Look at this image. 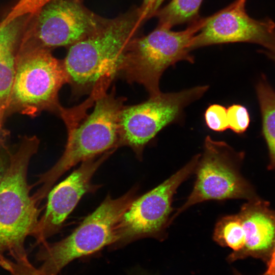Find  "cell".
I'll list each match as a JSON object with an SVG mask.
<instances>
[{"instance_id":"9c48e42d","label":"cell","mask_w":275,"mask_h":275,"mask_svg":"<svg viewBox=\"0 0 275 275\" xmlns=\"http://www.w3.org/2000/svg\"><path fill=\"white\" fill-rule=\"evenodd\" d=\"M200 154L157 186L136 197L119 220L114 244L126 243L144 237L159 240L167 236L174 195L179 186L195 172Z\"/></svg>"},{"instance_id":"ffe728a7","label":"cell","mask_w":275,"mask_h":275,"mask_svg":"<svg viewBox=\"0 0 275 275\" xmlns=\"http://www.w3.org/2000/svg\"><path fill=\"white\" fill-rule=\"evenodd\" d=\"M204 118L206 125L212 130L222 132L229 128L227 109L222 105H210L205 112Z\"/></svg>"},{"instance_id":"484cf974","label":"cell","mask_w":275,"mask_h":275,"mask_svg":"<svg viewBox=\"0 0 275 275\" xmlns=\"http://www.w3.org/2000/svg\"><path fill=\"white\" fill-rule=\"evenodd\" d=\"M235 274H236V275H241V274H240V273H238V272H236V273H235ZM262 275H265V274H262Z\"/></svg>"},{"instance_id":"ac0fdd59","label":"cell","mask_w":275,"mask_h":275,"mask_svg":"<svg viewBox=\"0 0 275 275\" xmlns=\"http://www.w3.org/2000/svg\"><path fill=\"white\" fill-rule=\"evenodd\" d=\"M52 0H18L0 22V29L17 18L34 16Z\"/></svg>"},{"instance_id":"d6986e66","label":"cell","mask_w":275,"mask_h":275,"mask_svg":"<svg viewBox=\"0 0 275 275\" xmlns=\"http://www.w3.org/2000/svg\"><path fill=\"white\" fill-rule=\"evenodd\" d=\"M229 128L237 133L246 131L250 122V115L246 108L240 104H233L227 109Z\"/></svg>"},{"instance_id":"7c38bea8","label":"cell","mask_w":275,"mask_h":275,"mask_svg":"<svg viewBox=\"0 0 275 275\" xmlns=\"http://www.w3.org/2000/svg\"><path fill=\"white\" fill-rule=\"evenodd\" d=\"M115 150L82 162L77 169L49 191L45 211L38 220L32 235L38 243L45 242L57 233L81 197L98 188L92 183V178Z\"/></svg>"},{"instance_id":"d4e9b609","label":"cell","mask_w":275,"mask_h":275,"mask_svg":"<svg viewBox=\"0 0 275 275\" xmlns=\"http://www.w3.org/2000/svg\"><path fill=\"white\" fill-rule=\"evenodd\" d=\"M263 52L275 62V48L271 50H264Z\"/></svg>"},{"instance_id":"44dd1931","label":"cell","mask_w":275,"mask_h":275,"mask_svg":"<svg viewBox=\"0 0 275 275\" xmlns=\"http://www.w3.org/2000/svg\"><path fill=\"white\" fill-rule=\"evenodd\" d=\"M164 0H143L141 7L138 10L141 22L155 16Z\"/></svg>"},{"instance_id":"30bf717a","label":"cell","mask_w":275,"mask_h":275,"mask_svg":"<svg viewBox=\"0 0 275 275\" xmlns=\"http://www.w3.org/2000/svg\"><path fill=\"white\" fill-rule=\"evenodd\" d=\"M22 44L50 50L72 45L94 32L100 21L77 2L52 0L33 16Z\"/></svg>"},{"instance_id":"8992f818","label":"cell","mask_w":275,"mask_h":275,"mask_svg":"<svg viewBox=\"0 0 275 275\" xmlns=\"http://www.w3.org/2000/svg\"><path fill=\"white\" fill-rule=\"evenodd\" d=\"M136 187L114 199L108 195L79 226L64 239L53 243H42L38 259L39 275H57L63 267L75 258L115 244L118 223L136 197Z\"/></svg>"},{"instance_id":"ba28073f","label":"cell","mask_w":275,"mask_h":275,"mask_svg":"<svg viewBox=\"0 0 275 275\" xmlns=\"http://www.w3.org/2000/svg\"><path fill=\"white\" fill-rule=\"evenodd\" d=\"M208 86L150 96L140 104L125 106L119 122L118 147L127 146L142 159L146 146L165 127L178 122L186 107L199 99Z\"/></svg>"},{"instance_id":"4fadbf2b","label":"cell","mask_w":275,"mask_h":275,"mask_svg":"<svg viewBox=\"0 0 275 275\" xmlns=\"http://www.w3.org/2000/svg\"><path fill=\"white\" fill-rule=\"evenodd\" d=\"M240 218L244 245L228 261L248 257H269L275 244V211L259 197L248 200L237 213Z\"/></svg>"},{"instance_id":"7a4b0ae2","label":"cell","mask_w":275,"mask_h":275,"mask_svg":"<svg viewBox=\"0 0 275 275\" xmlns=\"http://www.w3.org/2000/svg\"><path fill=\"white\" fill-rule=\"evenodd\" d=\"M39 145L36 136H24L17 150L10 153L0 182V258L5 252L14 260L28 258L24 241L35 231L39 210L38 203L30 195L27 171Z\"/></svg>"},{"instance_id":"7402d4cb","label":"cell","mask_w":275,"mask_h":275,"mask_svg":"<svg viewBox=\"0 0 275 275\" xmlns=\"http://www.w3.org/2000/svg\"><path fill=\"white\" fill-rule=\"evenodd\" d=\"M10 155L7 148L0 151V182L8 167Z\"/></svg>"},{"instance_id":"5b68a950","label":"cell","mask_w":275,"mask_h":275,"mask_svg":"<svg viewBox=\"0 0 275 275\" xmlns=\"http://www.w3.org/2000/svg\"><path fill=\"white\" fill-rule=\"evenodd\" d=\"M206 20L199 17L178 32L158 25L148 35L134 38L120 74L130 82L143 85L150 96L159 94L160 80L167 68L180 61L194 62L190 45Z\"/></svg>"},{"instance_id":"cb8c5ba5","label":"cell","mask_w":275,"mask_h":275,"mask_svg":"<svg viewBox=\"0 0 275 275\" xmlns=\"http://www.w3.org/2000/svg\"><path fill=\"white\" fill-rule=\"evenodd\" d=\"M5 118L4 114L0 109V151L7 148L5 145L7 133L3 128V123Z\"/></svg>"},{"instance_id":"5bb4252c","label":"cell","mask_w":275,"mask_h":275,"mask_svg":"<svg viewBox=\"0 0 275 275\" xmlns=\"http://www.w3.org/2000/svg\"><path fill=\"white\" fill-rule=\"evenodd\" d=\"M29 17L15 19L0 29V109L5 117L21 39Z\"/></svg>"},{"instance_id":"277c9868","label":"cell","mask_w":275,"mask_h":275,"mask_svg":"<svg viewBox=\"0 0 275 275\" xmlns=\"http://www.w3.org/2000/svg\"><path fill=\"white\" fill-rule=\"evenodd\" d=\"M66 83L63 61L49 50L20 44L6 117L18 113L33 117L47 111L61 117L66 109L58 94Z\"/></svg>"},{"instance_id":"52a82bcc","label":"cell","mask_w":275,"mask_h":275,"mask_svg":"<svg viewBox=\"0 0 275 275\" xmlns=\"http://www.w3.org/2000/svg\"><path fill=\"white\" fill-rule=\"evenodd\" d=\"M195 172L196 180L185 202L172 215L170 225L190 207L209 200L258 198L252 185L241 175L242 152H237L224 141L207 135Z\"/></svg>"},{"instance_id":"e0dca14e","label":"cell","mask_w":275,"mask_h":275,"mask_svg":"<svg viewBox=\"0 0 275 275\" xmlns=\"http://www.w3.org/2000/svg\"><path fill=\"white\" fill-rule=\"evenodd\" d=\"M213 240L219 245L232 250L229 261L243 248L244 241L240 218L237 213L221 217L216 223L213 234Z\"/></svg>"},{"instance_id":"8fae6325","label":"cell","mask_w":275,"mask_h":275,"mask_svg":"<svg viewBox=\"0 0 275 275\" xmlns=\"http://www.w3.org/2000/svg\"><path fill=\"white\" fill-rule=\"evenodd\" d=\"M247 0H235L230 5L206 17L193 37L190 49L206 46L247 42L258 44L265 50L275 48V23L269 18L256 20L245 10Z\"/></svg>"},{"instance_id":"9a60e30c","label":"cell","mask_w":275,"mask_h":275,"mask_svg":"<svg viewBox=\"0 0 275 275\" xmlns=\"http://www.w3.org/2000/svg\"><path fill=\"white\" fill-rule=\"evenodd\" d=\"M262 118V132L267 145L268 169L275 170V91L263 78L256 86Z\"/></svg>"},{"instance_id":"6da1fadb","label":"cell","mask_w":275,"mask_h":275,"mask_svg":"<svg viewBox=\"0 0 275 275\" xmlns=\"http://www.w3.org/2000/svg\"><path fill=\"white\" fill-rule=\"evenodd\" d=\"M141 23L138 11L101 23L92 33L70 46L63 63L68 83L75 94L107 89L120 74Z\"/></svg>"},{"instance_id":"603a6c76","label":"cell","mask_w":275,"mask_h":275,"mask_svg":"<svg viewBox=\"0 0 275 275\" xmlns=\"http://www.w3.org/2000/svg\"><path fill=\"white\" fill-rule=\"evenodd\" d=\"M265 275H275V244L268 257L267 267Z\"/></svg>"},{"instance_id":"2e32d148","label":"cell","mask_w":275,"mask_h":275,"mask_svg":"<svg viewBox=\"0 0 275 275\" xmlns=\"http://www.w3.org/2000/svg\"><path fill=\"white\" fill-rule=\"evenodd\" d=\"M203 0H172L155 16L159 26L170 29L186 22H191L199 18V11Z\"/></svg>"},{"instance_id":"3957f363","label":"cell","mask_w":275,"mask_h":275,"mask_svg":"<svg viewBox=\"0 0 275 275\" xmlns=\"http://www.w3.org/2000/svg\"><path fill=\"white\" fill-rule=\"evenodd\" d=\"M125 99L117 97L113 88L95 99L92 112L81 123L68 127V140L65 150L55 164L40 176L41 187L35 193L41 199L53 184L76 164L118 148L119 122Z\"/></svg>"}]
</instances>
